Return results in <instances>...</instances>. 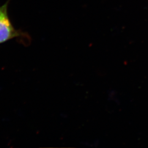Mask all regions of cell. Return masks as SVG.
I'll return each mask as SVG.
<instances>
[{
    "instance_id": "6da1fadb",
    "label": "cell",
    "mask_w": 148,
    "mask_h": 148,
    "mask_svg": "<svg viewBox=\"0 0 148 148\" xmlns=\"http://www.w3.org/2000/svg\"><path fill=\"white\" fill-rule=\"evenodd\" d=\"M11 0L0 6V45L13 39H21L29 42L30 37L27 34L15 28L8 14V5Z\"/></svg>"
}]
</instances>
